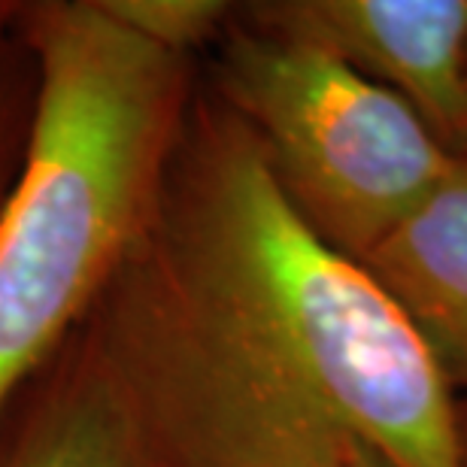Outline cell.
Here are the masks:
<instances>
[{"mask_svg":"<svg viewBox=\"0 0 467 467\" xmlns=\"http://www.w3.org/2000/svg\"><path fill=\"white\" fill-rule=\"evenodd\" d=\"M243 13L389 88L464 158L467 0H258Z\"/></svg>","mask_w":467,"mask_h":467,"instance_id":"5b68a950","label":"cell"},{"mask_svg":"<svg viewBox=\"0 0 467 467\" xmlns=\"http://www.w3.org/2000/svg\"><path fill=\"white\" fill-rule=\"evenodd\" d=\"M91 319L173 467H395L319 400L192 319L140 255Z\"/></svg>","mask_w":467,"mask_h":467,"instance_id":"277c9868","label":"cell"},{"mask_svg":"<svg viewBox=\"0 0 467 467\" xmlns=\"http://www.w3.org/2000/svg\"><path fill=\"white\" fill-rule=\"evenodd\" d=\"M104 6L149 43L189 58L216 49L237 9L225 0H104Z\"/></svg>","mask_w":467,"mask_h":467,"instance_id":"9c48e42d","label":"cell"},{"mask_svg":"<svg viewBox=\"0 0 467 467\" xmlns=\"http://www.w3.org/2000/svg\"><path fill=\"white\" fill-rule=\"evenodd\" d=\"M0 467H173L91 313L6 400Z\"/></svg>","mask_w":467,"mask_h":467,"instance_id":"8992f818","label":"cell"},{"mask_svg":"<svg viewBox=\"0 0 467 467\" xmlns=\"http://www.w3.org/2000/svg\"><path fill=\"white\" fill-rule=\"evenodd\" d=\"M464 158H467V137H464Z\"/></svg>","mask_w":467,"mask_h":467,"instance_id":"8fae6325","label":"cell"},{"mask_svg":"<svg viewBox=\"0 0 467 467\" xmlns=\"http://www.w3.org/2000/svg\"><path fill=\"white\" fill-rule=\"evenodd\" d=\"M137 249L192 319L395 467H464V419L422 340L361 261L297 216L203 73Z\"/></svg>","mask_w":467,"mask_h":467,"instance_id":"6da1fadb","label":"cell"},{"mask_svg":"<svg viewBox=\"0 0 467 467\" xmlns=\"http://www.w3.org/2000/svg\"><path fill=\"white\" fill-rule=\"evenodd\" d=\"M410 322L450 389H467V158L358 258Z\"/></svg>","mask_w":467,"mask_h":467,"instance_id":"52a82bcc","label":"cell"},{"mask_svg":"<svg viewBox=\"0 0 467 467\" xmlns=\"http://www.w3.org/2000/svg\"><path fill=\"white\" fill-rule=\"evenodd\" d=\"M40 116L0 207V413L95 310L152 225L201 61L149 43L104 0H22Z\"/></svg>","mask_w":467,"mask_h":467,"instance_id":"7a4b0ae2","label":"cell"},{"mask_svg":"<svg viewBox=\"0 0 467 467\" xmlns=\"http://www.w3.org/2000/svg\"><path fill=\"white\" fill-rule=\"evenodd\" d=\"M464 467H467V431H464Z\"/></svg>","mask_w":467,"mask_h":467,"instance_id":"30bf717a","label":"cell"},{"mask_svg":"<svg viewBox=\"0 0 467 467\" xmlns=\"http://www.w3.org/2000/svg\"><path fill=\"white\" fill-rule=\"evenodd\" d=\"M40 61L13 27H0V207L18 180L40 116Z\"/></svg>","mask_w":467,"mask_h":467,"instance_id":"ba28073f","label":"cell"},{"mask_svg":"<svg viewBox=\"0 0 467 467\" xmlns=\"http://www.w3.org/2000/svg\"><path fill=\"white\" fill-rule=\"evenodd\" d=\"M201 73L255 137L297 216L355 261L459 158L398 95L319 46L258 25L243 4Z\"/></svg>","mask_w":467,"mask_h":467,"instance_id":"3957f363","label":"cell"}]
</instances>
